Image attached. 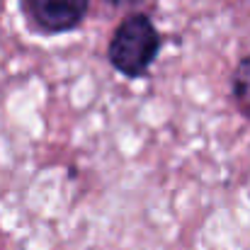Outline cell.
Here are the masks:
<instances>
[{
	"label": "cell",
	"mask_w": 250,
	"mask_h": 250,
	"mask_svg": "<svg viewBox=\"0 0 250 250\" xmlns=\"http://www.w3.org/2000/svg\"><path fill=\"white\" fill-rule=\"evenodd\" d=\"M158 49H161V37L153 22L146 15H131L112 34L109 61L122 76L139 78L151 68Z\"/></svg>",
	"instance_id": "1"
},
{
	"label": "cell",
	"mask_w": 250,
	"mask_h": 250,
	"mask_svg": "<svg viewBox=\"0 0 250 250\" xmlns=\"http://www.w3.org/2000/svg\"><path fill=\"white\" fill-rule=\"evenodd\" d=\"M90 0H22L27 17L46 34L76 29L87 15Z\"/></svg>",
	"instance_id": "2"
},
{
	"label": "cell",
	"mask_w": 250,
	"mask_h": 250,
	"mask_svg": "<svg viewBox=\"0 0 250 250\" xmlns=\"http://www.w3.org/2000/svg\"><path fill=\"white\" fill-rule=\"evenodd\" d=\"M231 87H233V100H236L238 109L250 119V56H246L236 66Z\"/></svg>",
	"instance_id": "3"
},
{
	"label": "cell",
	"mask_w": 250,
	"mask_h": 250,
	"mask_svg": "<svg viewBox=\"0 0 250 250\" xmlns=\"http://www.w3.org/2000/svg\"><path fill=\"white\" fill-rule=\"evenodd\" d=\"M114 5H136V2H141V0H112Z\"/></svg>",
	"instance_id": "4"
}]
</instances>
